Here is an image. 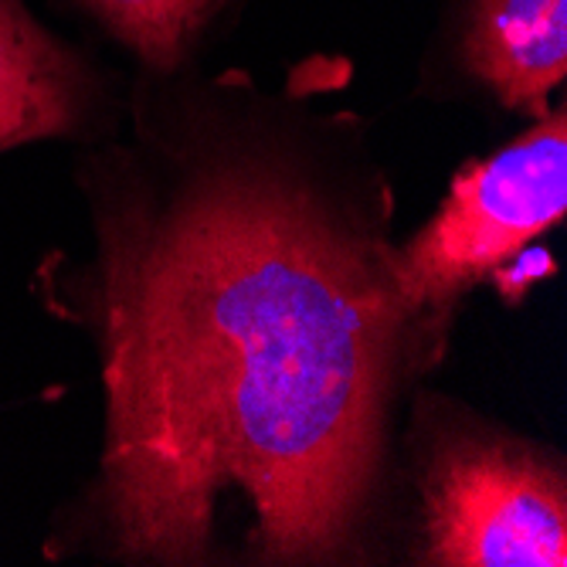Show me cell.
Here are the masks:
<instances>
[{
  "label": "cell",
  "instance_id": "2",
  "mask_svg": "<svg viewBox=\"0 0 567 567\" xmlns=\"http://www.w3.org/2000/svg\"><path fill=\"white\" fill-rule=\"evenodd\" d=\"M419 564L564 567L567 480L534 445L445 401H419Z\"/></svg>",
  "mask_w": 567,
  "mask_h": 567
},
{
  "label": "cell",
  "instance_id": "5",
  "mask_svg": "<svg viewBox=\"0 0 567 567\" xmlns=\"http://www.w3.org/2000/svg\"><path fill=\"white\" fill-rule=\"evenodd\" d=\"M113 99L116 82L85 48L51 31L28 0H0V153L92 136Z\"/></svg>",
  "mask_w": 567,
  "mask_h": 567
},
{
  "label": "cell",
  "instance_id": "3",
  "mask_svg": "<svg viewBox=\"0 0 567 567\" xmlns=\"http://www.w3.org/2000/svg\"><path fill=\"white\" fill-rule=\"evenodd\" d=\"M564 212L567 106L554 102L524 136L462 167L432 221L398 245L394 272L411 317L445 340L458 299L517 262Z\"/></svg>",
  "mask_w": 567,
  "mask_h": 567
},
{
  "label": "cell",
  "instance_id": "1",
  "mask_svg": "<svg viewBox=\"0 0 567 567\" xmlns=\"http://www.w3.org/2000/svg\"><path fill=\"white\" fill-rule=\"evenodd\" d=\"M136 140L79 167L92 248L34 299L99 357L102 452L44 557L371 564L394 398L445 340L401 299L364 126L241 69L140 72Z\"/></svg>",
  "mask_w": 567,
  "mask_h": 567
},
{
  "label": "cell",
  "instance_id": "6",
  "mask_svg": "<svg viewBox=\"0 0 567 567\" xmlns=\"http://www.w3.org/2000/svg\"><path fill=\"white\" fill-rule=\"evenodd\" d=\"M99 34L130 51L140 72H177L197 62L238 0H59Z\"/></svg>",
  "mask_w": 567,
  "mask_h": 567
},
{
  "label": "cell",
  "instance_id": "4",
  "mask_svg": "<svg viewBox=\"0 0 567 567\" xmlns=\"http://www.w3.org/2000/svg\"><path fill=\"white\" fill-rule=\"evenodd\" d=\"M567 79V0H449L425 82L544 116Z\"/></svg>",
  "mask_w": 567,
  "mask_h": 567
}]
</instances>
